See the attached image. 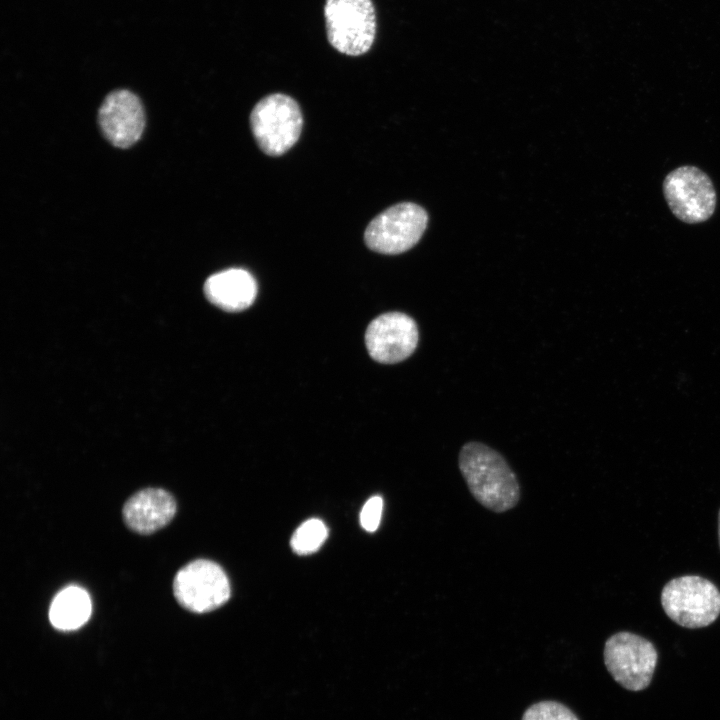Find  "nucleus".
Listing matches in <instances>:
<instances>
[{"instance_id":"1a4fd4ad","label":"nucleus","mask_w":720,"mask_h":720,"mask_svg":"<svg viewBox=\"0 0 720 720\" xmlns=\"http://www.w3.org/2000/svg\"><path fill=\"white\" fill-rule=\"evenodd\" d=\"M419 333L413 318L402 312H388L375 318L365 333L369 355L377 362L394 364L416 349Z\"/></svg>"},{"instance_id":"f8f14e48","label":"nucleus","mask_w":720,"mask_h":720,"mask_svg":"<svg viewBox=\"0 0 720 720\" xmlns=\"http://www.w3.org/2000/svg\"><path fill=\"white\" fill-rule=\"evenodd\" d=\"M204 293L217 307L237 312L252 305L257 294V284L250 272L231 268L211 275L204 284Z\"/></svg>"},{"instance_id":"7ed1b4c3","label":"nucleus","mask_w":720,"mask_h":720,"mask_svg":"<svg viewBox=\"0 0 720 720\" xmlns=\"http://www.w3.org/2000/svg\"><path fill=\"white\" fill-rule=\"evenodd\" d=\"M302 126L298 103L285 94L275 93L262 98L250 114L254 139L270 156L287 152L298 141Z\"/></svg>"},{"instance_id":"dca6fc26","label":"nucleus","mask_w":720,"mask_h":720,"mask_svg":"<svg viewBox=\"0 0 720 720\" xmlns=\"http://www.w3.org/2000/svg\"><path fill=\"white\" fill-rule=\"evenodd\" d=\"M383 500L380 496L371 497L363 506L360 513V523L368 531H375L381 521Z\"/></svg>"},{"instance_id":"9b49d317","label":"nucleus","mask_w":720,"mask_h":720,"mask_svg":"<svg viewBox=\"0 0 720 720\" xmlns=\"http://www.w3.org/2000/svg\"><path fill=\"white\" fill-rule=\"evenodd\" d=\"M177 509L174 497L161 488H146L131 496L123 507L126 525L139 534H151L166 526Z\"/></svg>"},{"instance_id":"ddd939ff","label":"nucleus","mask_w":720,"mask_h":720,"mask_svg":"<svg viewBox=\"0 0 720 720\" xmlns=\"http://www.w3.org/2000/svg\"><path fill=\"white\" fill-rule=\"evenodd\" d=\"M91 610V599L87 591L79 586H68L54 597L49 609V619L56 629L75 630L88 621Z\"/></svg>"},{"instance_id":"6e6552de","label":"nucleus","mask_w":720,"mask_h":720,"mask_svg":"<svg viewBox=\"0 0 720 720\" xmlns=\"http://www.w3.org/2000/svg\"><path fill=\"white\" fill-rule=\"evenodd\" d=\"M173 592L178 603L194 613L222 606L230 597L229 580L223 569L210 560L198 559L175 575Z\"/></svg>"},{"instance_id":"39448f33","label":"nucleus","mask_w":720,"mask_h":720,"mask_svg":"<svg viewBox=\"0 0 720 720\" xmlns=\"http://www.w3.org/2000/svg\"><path fill=\"white\" fill-rule=\"evenodd\" d=\"M603 656L614 680L631 691L643 690L650 684L658 659L652 642L627 631L606 640Z\"/></svg>"},{"instance_id":"2eb2a0df","label":"nucleus","mask_w":720,"mask_h":720,"mask_svg":"<svg viewBox=\"0 0 720 720\" xmlns=\"http://www.w3.org/2000/svg\"><path fill=\"white\" fill-rule=\"evenodd\" d=\"M521 720H579L567 706L557 701L545 700L532 704Z\"/></svg>"},{"instance_id":"20e7f679","label":"nucleus","mask_w":720,"mask_h":720,"mask_svg":"<svg viewBox=\"0 0 720 720\" xmlns=\"http://www.w3.org/2000/svg\"><path fill=\"white\" fill-rule=\"evenodd\" d=\"M324 16L328 41L337 51L350 56L369 51L376 35L371 0H326Z\"/></svg>"},{"instance_id":"9d476101","label":"nucleus","mask_w":720,"mask_h":720,"mask_svg":"<svg viewBox=\"0 0 720 720\" xmlns=\"http://www.w3.org/2000/svg\"><path fill=\"white\" fill-rule=\"evenodd\" d=\"M98 122L105 138L114 146L128 148L141 137L145 126L140 99L128 90L107 95L98 112Z\"/></svg>"},{"instance_id":"4468645a","label":"nucleus","mask_w":720,"mask_h":720,"mask_svg":"<svg viewBox=\"0 0 720 720\" xmlns=\"http://www.w3.org/2000/svg\"><path fill=\"white\" fill-rule=\"evenodd\" d=\"M328 535L326 525L316 518L303 522L291 538V547L297 554L305 555L317 551Z\"/></svg>"},{"instance_id":"f257e3e1","label":"nucleus","mask_w":720,"mask_h":720,"mask_svg":"<svg viewBox=\"0 0 720 720\" xmlns=\"http://www.w3.org/2000/svg\"><path fill=\"white\" fill-rule=\"evenodd\" d=\"M458 466L471 495L486 509L503 513L518 504V478L498 451L481 442H468L459 452Z\"/></svg>"},{"instance_id":"0eeeda50","label":"nucleus","mask_w":720,"mask_h":720,"mask_svg":"<svg viewBox=\"0 0 720 720\" xmlns=\"http://www.w3.org/2000/svg\"><path fill=\"white\" fill-rule=\"evenodd\" d=\"M663 193L671 212L688 224L708 220L716 208L717 196L709 176L694 166H681L664 179Z\"/></svg>"},{"instance_id":"f3484780","label":"nucleus","mask_w":720,"mask_h":720,"mask_svg":"<svg viewBox=\"0 0 720 720\" xmlns=\"http://www.w3.org/2000/svg\"><path fill=\"white\" fill-rule=\"evenodd\" d=\"M718 537H719V546H720V510L718 514Z\"/></svg>"},{"instance_id":"423d86ee","label":"nucleus","mask_w":720,"mask_h":720,"mask_svg":"<svg viewBox=\"0 0 720 720\" xmlns=\"http://www.w3.org/2000/svg\"><path fill=\"white\" fill-rule=\"evenodd\" d=\"M428 222L426 211L412 202L384 210L368 224L364 240L377 253L395 255L411 249L422 237Z\"/></svg>"},{"instance_id":"f03ea898","label":"nucleus","mask_w":720,"mask_h":720,"mask_svg":"<svg viewBox=\"0 0 720 720\" xmlns=\"http://www.w3.org/2000/svg\"><path fill=\"white\" fill-rule=\"evenodd\" d=\"M661 604L667 616L678 625L702 628L712 624L720 614V591L706 578L684 575L666 583Z\"/></svg>"}]
</instances>
